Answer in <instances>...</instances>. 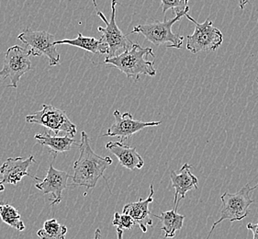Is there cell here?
I'll use <instances>...</instances> for the list:
<instances>
[{
	"label": "cell",
	"instance_id": "obj_1",
	"mask_svg": "<svg viewBox=\"0 0 258 239\" xmlns=\"http://www.w3.org/2000/svg\"><path fill=\"white\" fill-rule=\"evenodd\" d=\"M78 146L80 155L74 163L73 185L85 187L88 191L96 187L100 177H105L104 173L113 161L109 156L102 157L94 152L85 131L81 133V140Z\"/></svg>",
	"mask_w": 258,
	"mask_h": 239
},
{
	"label": "cell",
	"instance_id": "obj_2",
	"mask_svg": "<svg viewBox=\"0 0 258 239\" xmlns=\"http://www.w3.org/2000/svg\"><path fill=\"white\" fill-rule=\"evenodd\" d=\"M155 57L152 48H144L138 43H134L129 50L119 53L113 57L106 58L104 64L110 65L126 75L128 79L134 78L138 81L142 75L155 77L156 70L155 62L147 60V56Z\"/></svg>",
	"mask_w": 258,
	"mask_h": 239
},
{
	"label": "cell",
	"instance_id": "obj_3",
	"mask_svg": "<svg viewBox=\"0 0 258 239\" xmlns=\"http://www.w3.org/2000/svg\"><path fill=\"white\" fill-rule=\"evenodd\" d=\"M188 11L189 8L187 6L184 10L175 12L176 14L175 18L169 21H155L152 23L138 25L134 28L132 33L143 34L147 41L157 46L168 43L166 44V48L180 49L183 44L184 37L174 33L172 31V26L179 21L183 16H186Z\"/></svg>",
	"mask_w": 258,
	"mask_h": 239
},
{
	"label": "cell",
	"instance_id": "obj_4",
	"mask_svg": "<svg viewBox=\"0 0 258 239\" xmlns=\"http://www.w3.org/2000/svg\"><path fill=\"white\" fill-rule=\"evenodd\" d=\"M257 185L250 187V184L247 183L243 186L237 193H224L221 196L222 201V209L220 211L221 217L218 219L216 222L212 224L211 231L207 235L206 239L211 238L212 232L224 220H228L230 222L241 221L246 218L249 214V207L251 204L254 203L252 198L250 197V193L257 189Z\"/></svg>",
	"mask_w": 258,
	"mask_h": 239
},
{
	"label": "cell",
	"instance_id": "obj_5",
	"mask_svg": "<svg viewBox=\"0 0 258 239\" xmlns=\"http://www.w3.org/2000/svg\"><path fill=\"white\" fill-rule=\"evenodd\" d=\"M188 21L195 25L194 32L186 36V49L192 53L216 51L222 45L223 35L222 31L213 26V22L208 19L203 23H199L188 13Z\"/></svg>",
	"mask_w": 258,
	"mask_h": 239
},
{
	"label": "cell",
	"instance_id": "obj_6",
	"mask_svg": "<svg viewBox=\"0 0 258 239\" xmlns=\"http://www.w3.org/2000/svg\"><path fill=\"white\" fill-rule=\"evenodd\" d=\"M18 39L27 47H30L29 50L32 56H47L50 67H55L60 63V53L56 48V37L52 33L26 28L19 34Z\"/></svg>",
	"mask_w": 258,
	"mask_h": 239
},
{
	"label": "cell",
	"instance_id": "obj_7",
	"mask_svg": "<svg viewBox=\"0 0 258 239\" xmlns=\"http://www.w3.org/2000/svg\"><path fill=\"white\" fill-rule=\"evenodd\" d=\"M28 124L39 125L59 135L61 132L74 137L77 134V125L73 124L68 118L66 111L49 104L42 105V109L33 114L28 115L25 118Z\"/></svg>",
	"mask_w": 258,
	"mask_h": 239
},
{
	"label": "cell",
	"instance_id": "obj_8",
	"mask_svg": "<svg viewBox=\"0 0 258 239\" xmlns=\"http://www.w3.org/2000/svg\"><path fill=\"white\" fill-rule=\"evenodd\" d=\"M31 52L20 45H13L5 53L3 68L0 70V82L10 78L11 84L8 86L17 89L22 76L32 69Z\"/></svg>",
	"mask_w": 258,
	"mask_h": 239
},
{
	"label": "cell",
	"instance_id": "obj_9",
	"mask_svg": "<svg viewBox=\"0 0 258 239\" xmlns=\"http://www.w3.org/2000/svg\"><path fill=\"white\" fill-rule=\"evenodd\" d=\"M118 5V0L111 1V17L108 21L107 18L104 16L101 11H98L97 14L102 21L106 23V27H98L99 32L103 33V40L109 46L108 57H113L126 50H129L133 46L134 42L128 39L121 30L119 29L116 22V7Z\"/></svg>",
	"mask_w": 258,
	"mask_h": 239
},
{
	"label": "cell",
	"instance_id": "obj_10",
	"mask_svg": "<svg viewBox=\"0 0 258 239\" xmlns=\"http://www.w3.org/2000/svg\"><path fill=\"white\" fill-rule=\"evenodd\" d=\"M115 122L113 125L109 127L107 133L103 136H110V137H118L119 142L127 140L132 135H135L140 131L144 130L147 127L158 126L162 124V122H142L134 119L133 115L130 112L120 113L119 110H115L113 112Z\"/></svg>",
	"mask_w": 258,
	"mask_h": 239
},
{
	"label": "cell",
	"instance_id": "obj_11",
	"mask_svg": "<svg viewBox=\"0 0 258 239\" xmlns=\"http://www.w3.org/2000/svg\"><path fill=\"white\" fill-rule=\"evenodd\" d=\"M32 178L38 182L35 184L36 189L41 191L43 194L52 195V202L51 204L53 206L61 203L62 192L68 186L70 175L67 172L58 170L51 164L44 180L41 181V178L37 177H32Z\"/></svg>",
	"mask_w": 258,
	"mask_h": 239
},
{
	"label": "cell",
	"instance_id": "obj_12",
	"mask_svg": "<svg viewBox=\"0 0 258 239\" xmlns=\"http://www.w3.org/2000/svg\"><path fill=\"white\" fill-rule=\"evenodd\" d=\"M35 163L34 156H30L26 158L23 157H11L8 158L3 165L0 166L1 182L3 184L17 185L24 177H31L28 172L31 164Z\"/></svg>",
	"mask_w": 258,
	"mask_h": 239
},
{
	"label": "cell",
	"instance_id": "obj_13",
	"mask_svg": "<svg viewBox=\"0 0 258 239\" xmlns=\"http://www.w3.org/2000/svg\"><path fill=\"white\" fill-rule=\"evenodd\" d=\"M154 185H150L149 196L146 199H139L138 202L125 204L122 209V213L128 214L134 219L135 224L139 226L141 230L146 233L147 227L153 225V221L150 217L149 205L154 202Z\"/></svg>",
	"mask_w": 258,
	"mask_h": 239
},
{
	"label": "cell",
	"instance_id": "obj_14",
	"mask_svg": "<svg viewBox=\"0 0 258 239\" xmlns=\"http://www.w3.org/2000/svg\"><path fill=\"white\" fill-rule=\"evenodd\" d=\"M192 166L189 164H184L181 167L180 173L177 174L175 170L170 171V180L172 188L175 189L174 206L178 207L181 200L185 199L186 193L198 189L199 180L191 172Z\"/></svg>",
	"mask_w": 258,
	"mask_h": 239
},
{
	"label": "cell",
	"instance_id": "obj_15",
	"mask_svg": "<svg viewBox=\"0 0 258 239\" xmlns=\"http://www.w3.org/2000/svg\"><path fill=\"white\" fill-rule=\"evenodd\" d=\"M106 148L118 158L119 164L127 169H141L145 166L143 157L140 156L135 147L125 145L122 142H109L106 145Z\"/></svg>",
	"mask_w": 258,
	"mask_h": 239
},
{
	"label": "cell",
	"instance_id": "obj_16",
	"mask_svg": "<svg viewBox=\"0 0 258 239\" xmlns=\"http://www.w3.org/2000/svg\"><path fill=\"white\" fill-rule=\"evenodd\" d=\"M34 138L38 142V144L48 147L50 153L53 156V158H55L60 153L71 150L74 146H79V144L74 139V137L68 135L60 137L56 135L53 136L50 133H42L35 135Z\"/></svg>",
	"mask_w": 258,
	"mask_h": 239
},
{
	"label": "cell",
	"instance_id": "obj_17",
	"mask_svg": "<svg viewBox=\"0 0 258 239\" xmlns=\"http://www.w3.org/2000/svg\"><path fill=\"white\" fill-rule=\"evenodd\" d=\"M56 44H68L71 46L78 47L80 49L96 54H105L109 52V46L104 41L103 38L98 40L93 37L84 36L80 32L78 33L76 39H66L56 41Z\"/></svg>",
	"mask_w": 258,
	"mask_h": 239
},
{
	"label": "cell",
	"instance_id": "obj_18",
	"mask_svg": "<svg viewBox=\"0 0 258 239\" xmlns=\"http://www.w3.org/2000/svg\"><path fill=\"white\" fill-rule=\"evenodd\" d=\"M177 208L175 207L173 210L163 212L160 215H155L162 224V231L165 232V238H172L176 235V231H179L183 227L185 216L177 213Z\"/></svg>",
	"mask_w": 258,
	"mask_h": 239
},
{
	"label": "cell",
	"instance_id": "obj_19",
	"mask_svg": "<svg viewBox=\"0 0 258 239\" xmlns=\"http://www.w3.org/2000/svg\"><path fill=\"white\" fill-rule=\"evenodd\" d=\"M68 227L61 224L56 219L47 220L43 227L37 232V235L41 239H66Z\"/></svg>",
	"mask_w": 258,
	"mask_h": 239
},
{
	"label": "cell",
	"instance_id": "obj_20",
	"mask_svg": "<svg viewBox=\"0 0 258 239\" xmlns=\"http://www.w3.org/2000/svg\"><path fill=\"white\" fill-rule=\"evenodd\" d=\"M0 217L3 223L10 225L18 231H23L25 224L21 220V213L17 209L9 203H0Z\"/></svg>",
	"mask_w": 258,
	"mask_h": 239
},
{
	"label": "cell",
	"instance_id": "obj_21",
	"mask_svg": "<svg viewBox=\"0 0 258 239\" xmlns=\"http://www.w3.org/2000/svg\"><path fill=\"white\" fill-rule=\"evenodd\" d=\"M112 224L114 226H117V228L121 229V230H131L135 225H136L134 219L132 218L130 215L125 213H117V212L114 213Z\"/></svg>",
	"mask_w": 258,
	"mask_h": 239
},
{
	"label": "cell",
	"instance_id": "obj_22",
	"mask_svg": "<svg viewBox=\"0 0 258 239\" xmlns=\"http://www.w3.org/2000/svg\"><path fill=\"white\" fill-rule=\"evenodd\" d=\"M188 1L189 0H161L163 13L165 14V12L169 10H174L175 11L176 10L177 11H179V10L182 11L187 7Z\"/></svg>",
	"mask_w": 258,
	"mask_h": 239
},
{
	"label": "cell",
	"instance_id": "obj_23",
	"mask_svg": "<svg viewBox=\"0 0 258 239\" xmlns=\"http://www.w3.org/2000/svg\"><path fill=\"white\" fill-rule=\"evenodd\" d=\"M246 228H247L249 231H252L253 235V239H258V223L257 224L249 223V224H247V225H246Z\"/></svg>",
	"mask_w": 258,
	"mask_h": 239
},
{
	"label": "cell",
	"instance_id": "obj_24",
	"mask_svg": "<svg viewBox=\"0 0 258 239\" xmlns=\"http://www.w3.org/2000/svg\"><path fill=\"white\" fill-rule=\"evenodd\" d=\"M249 0H238V3H239V7L241 10H243L244 7L247 5Z\"/></svg>",
	"mask_w": 258,
	"mask_h": 239
},
{
	"label": "cell",
	"instance_id": "obj_25",
	"mask_svg": "<svg viewBox=\"0 0 258 239\" xmlns=\"http://www.w3.org/2000/svg\"><path fill=\"white\" fill-rule=\"evenodd\" d=\"M101 238V231L100 228L96 229L95 231V235H94V239H100Z\"/></svg>",
	"mask_w": 258,
	"mask_h": 239
},
{
	"label": "cell",
	"instance_id": "obj_26",
	"mask_svg": "<svg viewBox=\"0 0 258 239\" xmlns=\"http://www.w3.org/2000/svg\"><path fill=\"white\" fill-rule=\"evenodd\" d=\"M117 235H118V239H123V230L117 228Z\"/></svg>",
	"mask_w": 258,
	"mask_h": 239
},
{
	"label": "cell",
	"instance_id": "obj_27",
	"mask_svg": "<svg viewBox=\"0 0 258 239\" xmlns=\"http://www.w3.org/2000/svg\"><path fill=\"white\" fill-rule=\"evenodd\" d=\"M4 191H5V186H4V184L2 183L1 180H0V193H2Z\"/></svg>",
	"mask_w": 258,
	"mask_h": 239
},
{
	"label": "cell",
	"instance_id": "obj_28",
	"mask_svg": "<svg viewBox=\"0 0 258 239\" xmlns=\"http://www.w3.org/2000/svg\"><path fill=\"white\" fill-rule=\"evenodd\" d=\"M92 2H93L94 7H95V9H98V4H97V1L96 0H92Z\"/></svg>",
	"mask_w": 258,
	"mask_h": 239
},
{
	"label": "cell",
	"instance_id": "obj_29",
	"mask_svg": "<svg viewBox=\"0 0 258 239\" xmlns=\"http://www.w3.org/2000/svg\"><path fill=\"white\" fill-rule=\"evenodd\" d=\"M256 83L258 84V78H257V79H256Z\"/></svg>",
	"mask_w": 258,
	"mask_h": 239
}]
</instances>
